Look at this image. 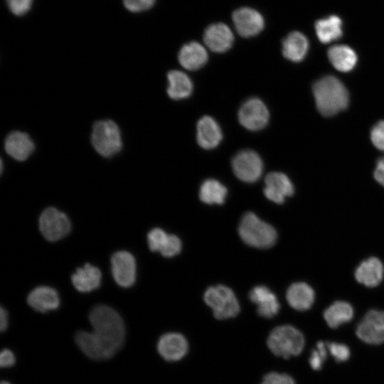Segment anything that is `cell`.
Masks as SVG:
<instances>
[{"label":"cell","mask_w":384,"mask_h":384,"mask_svg":"<svg viewBox=\"0 0 384 384\" xmlns=\"http://www.w3.org/2000/svg\"><path fill=\"white\" fill-rule=\"evenodd\" d=\"M92 331H79L75 342L89 358L105 361L113 357L125 340V326L121 316L107 305L95 306L89 314Z\"/></svg>","instance_id":"obj_1"},{"label":"cell","mask_w":384,"mask_h":384,"mask_svg":"<svg viewBox=\"0 0 384 384\" xmlns=\"http://www.w3.org/2000/svg\"><path fill=\"white\" fill-rule=\"evenodd\" d=\"M312 90L316 108L323 116H334L348 105V92L335 76L322 77L314 83Z\"/></svg>","instance_id":"obj_2"},{"label":"cell","mask_w":384,"mask_h":384,"mask_svg":"<svg viewBox=\"0 0 384 384\" xmlns=\"http://www.w3.org/2000/svg\"><path fill=\"white\" fill-rule=\"evenodd\" d=\"M238 233L244 242L257 248H270L277 238L275 229L251 212L242 217Z\"/></svg>","instance_id":"obj_3"},{"label":"cell","mask_w":384,"mask_h":384,"mask_svg":"<svg viewBox=\"0 0 384 384\" xmlns=\"http://www.w3.org/2000/svg\"><path fill=\"white\" fill-rule=\"evenodd\" d=\"M267 346L275 356L283 358L299 355L305 346V338L301 331L291 325L274 328L267 338Z\"/></svg>","instance_id":"obj_4"},{"label":"cell","mask_w":384,"mask_h":384,"mask_svg":"<svg viewBox=\"0 0 384 384\" xmlns=\"http://www.w3.org/2000/svg\"><path fill=\"white\" fill-rule=\"evenodd\" d=\"M91 142L95 151L104 157L117 154L122 146L117 124L110 119L96 122L92 127Z\"/></svg>","instance_id":"obj_5"},{"label":"cell","mask_w":384,"mask_h":384,"mask_svg":"<svg viewBox=\"0 0 384 384\" xmlns=\"http://www.w3.org/2000/svg\"><path fill=\"white\" fill-rule=\"evenodd\" d=\"M203 299L218 319L235 317L240 311V304L234 292L226 286L209 287L205 292Z\"/></svg>","instance_id":"obj_6"},{"label":"cell","mask_w":384,"mask_h":384,"mask_svg":"<svg viewBox=\"0 0 384 384\" xmlns=\"http://www.w3.org/2000/svg\"><path fill=\"white\" fill-rule=\"evenodd\" d=\"M359 339L370 345L384 343V311L370 309L366 313L356 328Z\"/></svg>","instance_id":"obj_7"},{"label":"cell","mask_w":384,"mask_h":384,"mask_svg":"<svg viewBox=\"0 0 384 384\" xmlns=\"http://www.w3.org/2000/svg\"><path fill=\"white\" fill-rule=\"evenodd\" d=\"M232 167L235 175L239 179L252 183L260 178L263 171V163L255 151L242 150L233 157Z\"/></svg>","instance_id":"obj_8"},{"label":"cell","mask_w":384,"mask_h":384,"mask_svg":"<svg viewBox=\"0 0 384 384\" xmlns=\"http://www.w3.org/2000/svg\"><path fill=\"white\" fill-rule=\"evenodd\" d=\"M39 229L48 240L55 241L69 233L70 223L65 213L55 208H48L40 216Z\"/></svg>","instance_id":"obj_9"},{"label":"cell","mask_w":384,"mask_h":384,"mask_svg":"<svg viewBox=\"0 0 384 384\" xmlns=\"http://www.w3.org/2000/svg\"><path fill=\"white\" fill-rule=\"evenodd\" d=\"M269 117V111L266 105L261 100L256 97L246 100L238 112L240 123L251 131H257L265 127Z\"/></svg>","instance_id":"obj_10"},{"label":"cell","mask_w":384,"mask_h":384,"mask_svg":"<svg viewBox=\"0 0 384 384\" xmlns=\"http://www.w3.org/2000/svg\"><path fill=\"white\" fill-rule=\"evenodd\" d=\"M232 19L238 33L245 38L259 34L265 27V19L257 10L241 7L233 11Z\"/></svg>","instance_id":"obj_11"},{"label":"cell","mask_w":384,"mask_h":384,"mask_svg":"<svg viewBox=\"0 0 384 384\" xmlns=\"http://www.w3.org/2000/svg\"><path fill=\"white\" fill-rule=\"evenodd\" d=\"M113 277L123 287L132 286L136 277V262L133 255L127 251H119L111 257Z\"/></svg>","instance_id":"obj_12"},{"label":"cell","mask_w":384,"mask_h":384,"mask_svg":"<svg viewBox=\"0 0 384 384\" xmlns=\"http://www.w3.org/2000/svg\"><path fill=\"white\" fill-rule=\"evenodd\" d=\"M264 194L270 201L280 204L293 195L294 188L288 176L281 172L269 173L265 178Z\"/></svg>","instance_id":"obj_13"},{"label":"cell","mask_w":384,"mask_h":384,"mask_svg":"<svg viewBox=\"0 0 384 384\" xmlns=\"http://www.w3.org/2000/svg\"><path fill=\"white\" fill-rule=\"evenodd\" d=\"M203 41L212 51L220 53L232 47L234 36L230 27L225 23H214L206 28Z\"/></svg>","instance_id":"obj_14"},{"label":"cell","mask_w":384,"mask_h":384,"mask_svg":"<svg viewBox=\"0 0 384 384\" xmlns=\"http://www.w3.org/2000/svg\"><path fill=\"white\" fill-rule=\"evenodd\" d=\"M156 348L164 360L176 361L181 360L187 353L188 344L182 334L167 333L159 338Z\"/></svg>","instance_id":"obj_15"},{"label":"cell","mask_w":384,"mask_h":384,"mask_svg":"<svg viewBox=\"0 0 384 384\" xmlns=\"http://www.w3.org/2000/svg\"><path fill=\"white\" fill-rule=\"evenodd\" d=\"M147 240L151 251L159 252L166 257H174L181 250V242L176 235L167 234L158 228L148 233Z\"/></svg>","instance_id":"obj_16"},{"label":"cell","mask_w":384,"mask_h":384,"mask_svg":"<svg viewBox=\"0 0 384 384\" xmlns=\"http://www.w3.org/2000/svg\"><path fill=\"white\" fill-rule=\"evenodd\" d=\"M250 301L257 305V311L260 316L270 319L276 316L280 304L275 294L265 286H256L249 293Z\"/></svg>","instance_id":"obj_17"},{"label":"cell","mask_w":384,"mask_h":384,"mask_svg":"<svg viewBox=\"0 0 384 384\" xmlns=\"http://www.w3.org/2000/svg\"><path fill=\"white\" fill-rule=\"evenodd\" d=\"M196 139L198 145L205 149L216 147L222 140L223 134L218 122L210 116H204L197 123Z\"/></svg>","instance_id":"obj_18"},{"label":"cell","mask_w":384,"mask_h":384,"mask_svg":"<svg viewBox=\"0 0 384 384\" xmlns=\"http://www.w3.org/2000/svg\"><path fill=\"white\" fill-rule=\"evenodd\" d=\"M4 148L10 156L17 161H23L32 154L35 145L26 133L14 131L6 137Z\"/></svg>","instance_id":"obj_19"},{"label":"cell","mask_w":384,"mask_h":384,"mask_svg":"<svg viewBox=\"0 0 384 384\" xmlns=\"http://www.w3.org/2000/svg\"><path fill=\"white\" fill-rule=\"evenodd\" d=\"M383 275V263L376 257H370L363 260L355 271L357 282L368 287L378 286L381 282Z\"/></svg>","instance_id":"obj_20"},{"label":"cell","mask_w":384,"mask_h":384,"mask_svg":"<svg viewBox=\"0 0 384 384\" xmlns=\"http://www.w3.org/2000/svg\"><path fill=\"white\" fill-rule=\"evenodd\" d=\"M178 59L185 69L196 70L205 65L208 55L206 49L201 43L192 41L181 47Z\"/></svg>","instance_id":"obj_21"},{"label":"cell","mask_w":384,"mask_h":384,"mask_svg":"<svg viewBox=\"0 0 384 384\" xmlns=\"http://www.w3.org/2000/svg\"><path fill=\"white\" fill-rule=\"evenodd\" d=\"M28 305L34 310L46 313L56 309L60 305L57 292L49 287H38L28 294Z\"/></svg>","instance_id":"obj_22"},{"label":"cell","mask_w":384,"mask_h":384,"mask_svg":"<svg viewBox=\"0 0 384 384\" xmlns=\"http://www.w3.org/2000/svg\"><path fill=\"white\" fill-rule=\"evenodd\" d=\"M282 45L284 57L294 63L303 60L309 50L308 39L299 31L289 33L283 39Z\"/></svg>","instance_id":"obj_23"},{"label":"cell","mask_w":384,"mask_h":384,"mask_svg":"<svg viewBox=\"0 0 384 384\" xmlns=\"http://www.w3.org/2000/svg\"><path fill=\"white\" fill-rule=\"evenodd\" d=\"M286 297L291 307L297 311L309 309L314 302V289L305 282L293 283L287 289Z\"/></svg>","instance_id":"obj_24"},{"label":"cell","mask_w":384,"mask_h":384,"mask_svg":"<svg viewBox=\"0 0 384 384\" xmlns=\"http://www.w3.org/2000/svg\"><path fill=\"white\" fill-rule=\"evenodd\" d=\"M101 278L102 274L97 267L86 264L76 270L71 279L78 291L88 292L100 287Z\"/></svg>","instance_id":"obj_25"},{"label":"cell","mask_w":384,"mask_h":384,"mask_svg":"<svg viewBox=\"0 0 384 384\" xmlns=\"http://www.w3.org/2000/svg\"><path fill=\"white\" fill-rule=\"evenodd\" d=\"M323 316L329 327L337 329L353 319L354 310L348 302L336 301L324 310Z\"/></svg>","instance_id":"obj_26"},{"label":"cell","mask_w":384,"mask_h":384,"mask_svg":"<svg viewBox=\"0 0 384 384\" xmlns=\"http://www.w3.org/2000/svg\"><path fill=\"white\" fill-rule=\"evenodd\" d=\"M330 63L341 72L352 70L357 63V55L355 51L346 45H336L328 50Z\"/></svg>","instance_id":"obj_27"},{"label":"cell","mask_w":384,"mask_h":384,"mask_svg":"<svg viewBox=\"0 0 384 384\" xmlns=\"http://www.w3.org/2000/svg\"><path fill=\"white\" fill-rule=\"evenodd\" d=\"M167 78V93L171 99L182 100L191 95L193 82L186 73L179 70H171L168 73Z\"/></svg>","instance_id":"obj_28"},{"label":"cell","mask_w":384,"mask_h":384,"mask_svg":"<svg viewBox=\"0 0 384 384\" xmlns=\"http://www.w3.org/2000/svg\"><path fill=\"white\" fill-rule=\"evenodd\" d=\"M315 31L321 43H331L342 36V21L336 15L319 19L315 23Z\"/></svg>","instance_id":"obj_29"},{"label":"cell","mask_w":384,"mask_h":384,"mask_svg":"<svg viewBox=\"0 0 384 384\" xmlns=\"http://www.w3.org/2000/svg\"><path fill=\"white\" fill-rule=\"evenodd\" d=\"M228 193L227 188L215 179H207L201 186L199 198L207 204H223Z\"/></svg>","instance_id":"obj_30"},{"label":"cell","mask_w":384,"mask_h":384,"mask_svg":"<svg viewBox=\"0 0 384 384\" xmlns=\"http://www.w3.org/2000/svg\"><path fill=\"white\" fill-rule=\"evenodd\" d=\"M327 346L326 342L319 341L316 347L311 351L309 358V363L311 368L314 370H320L327 359Z\"/></svg>","instance_id":"obj_31"},{"label":"cell","mask_w":384,"mask_h":384,"mask_svg":"<svg viewBox=\"0 0 384 384\" xmlns=\"http://www.w3.org/2000/svg\"><path fill=\"white\" fill-rule=\"evenodd\" d=\"M328 351L337 363L347 361L351 356L349 347L341 343L326 342Z\"/></svg>","instance_id":"obj_32"},{"label":"cell","mask_w":384,"mask_h":384,"mask_svg":"<svg viewBox=\"0 0 384 384\" xmlns=\"http://www.w3.org/2000/svg\"><path fill=\"white\" fill-rule=\"evenodd\" d=\"M10 12L16 16H23L31 9L33 0H6Z\"/></svg>","instance_id":"obj_33"},{"label":"cell","mask_w":384,"mask_h":384,"mask_svg":"<svg viewBox=\"0 0 384 384\" xmlns=\"http://www.w3.org/2000/svg\"><path fill=\"white\" fill-rule=\"evenodd\" d=\"M123 5L132 13H140L150 9L156 0H123Z\"/></svg>","instance_id":"obj_34"},{"label":"cell","mask_w":384,"mask_h":384,"mask_svg":"<svg viewBox=\"0 0 384 384\" xmlns=\"http://www.w3.org/2000/svg\"><path fill=\"white\" fill-rule=\"evenodd\" d=\"M260 384H296L294 378L287 373L270 372L266 374Z\"/></svg>","instance_id":"obj_35"},{"label":"cell","mask_w":384,"mask_h":384,"mask_svg":"<svg viewBox=\"0 0 384 384\" xmlns=\"http://www.w3.org/2000/svg\"><path fill=\"white\" fill-rule=\"evenodd\" d=\"M370 139L378 149L384 151V121H380L373 127Z\"/></svg>","instance_id":"obj_36"},{"label":"cell","mask_w":384,"mask_h":384,"mask_svg":"<svg viewBox=\"0 0 384 384\" xmlns=\"http://www.w3.org/2000/svg\"><path fill=\"white\" fill-rule=\"evenodd\" d=\"M16 363V356L12 351L4 348L0 354V366L1 368L12 367Z\"/></svg>","instance_id":"obj_37"},{"label":"cell","mask_w":384,"mask_h":384,"mask_svg":"<svg viewBox=\"0 0 384 384\" xmlns=\"http://www.w3.org/2000/svg\"><path fill=\"white\" fill-rule=\"evenodd\" d=\"M373 175L375 179L384 186V156L377 161Z\"/></svg>","instance_id":"obj_38"},{"label":"cell","mask_w":384,"mask_h":384,"mask_svg":"<svg viewBox=\"0 0 384 384\" xmlns=\"http://www.w3.org/2000/svg\"><path fill=\"white\" fill-rule=\"evenodd\" d=\"M9 324L8 314L5 309H0V330L4 332L6 330Z\"/></svg>","instance_id":"obj_39"},{"label":"cell","mask_w":384,"mask_h":384,"mask_svg":"<svg viewBox=\"0 0 384 384\" xmlns=\"http://www.w3.org/2000/svg\"><path fill=\"white\" fill-rule=\"evenodd\" d=\"M0 384H11L7 380H2Z\"/></svg>","instance_id":"obj_40"}]
</instances>
